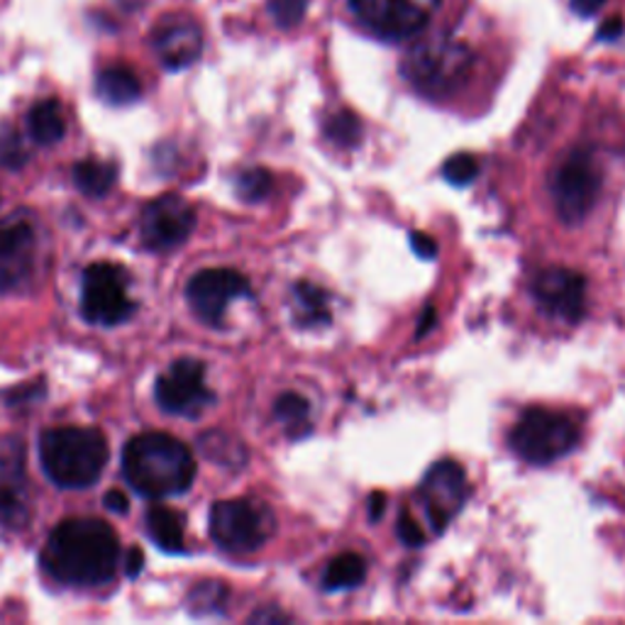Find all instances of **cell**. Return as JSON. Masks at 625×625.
<instances>
[{"mask_svg": "<svg viewBox=\"0 0 625 625\" xmlns=\"http://www.w3.org/2000/svg\"><path fill=\"white\" fill-rule=\"evenodd\" d=\"M120 540L105 521L69 519L59 523L42 550V567L69 586H101L117 570Z\"/></svg>", "mask_w": 625, "mask_h": 625, "instance_id": "6da1fadb", "label": "cell"}, {"mask_svg": "<svg viewBox=\"0 0 625 625\" xmlns=\"http://www.w3.org/2000/svg\"><path fill=\"white\" fill-rule=\"evenodd\" d=\"M125 482L147 499L182 496L196 479V460L182 440L166 432H142L123 450Z\"/></svg>", "mask_w": 625, "mask_h": 625, "instance_id": "7a4b0ae2", "label": "cell"}, {"mask_svg": "<svg viewBox=\"0 0 625 625\" xmlns=\"http://www.w3.org/2000/svg\"><path fill=\"white\" fill-rule=\"evenodd\" d=\"M107 460H111V448L99 428H50L40 438L42 469L59 489H89L99 484Z\"/></svg>", "mask_w": 625, "mask_h": 625, "instance_id": "3957f363", "label": "cell"}, {"mask_svg": "<svg viewBox=\"0 0 625 625\" xmlns=\"http://www.w3.org/2000/svg\"><path fill=\"white\" fill-rule=\"evenodd\" d=\"M474 54L460 40H436L418 44L403 59L406 81L428 99H448L472 74Z\"/></svg>", "mask_w": 625, "mask_h": 625, "instance_id": "277c9868", "label": "cell"}, {"mask_svg": "<svg viewBox=\"0 0 625 625\" xmlns=\"http://www.w3.org/2000/svg\"><path fill=\"white\" fill-rule=\"evenodd\" d=\"M511 450L521 457L523 462L545 467L567 457L576 442H580V428L574 420L547 408H527L513 426Z\"/></svg>", "mask_w": 625, "mask_h": 625, "instance_id": "5b68a950", "label": "cell"}, {"mask_svg": "<svg viewBox=\"0 0 625 625\" xmlns=\"http://www.w3.org/2000/svg\"><path fill=\"white\" fill-rule=\"evenodd\" d=\"M208 527L215 545L235 555H247L269 543L276 519L267 503L257 499H230L213 503Z\"/></svg>", "mask_w": 625, "mask_h": 625, "instance_id": "8992f818", "label": "cell"}, {"mask_svg": "<svg viewBox=\"0 0 625 625\" xmlns=\"http://www.w3.org/2000/svg\"><path fill=\"white\" fill-rule=\"evenodd\" d=\"M550 196L560 221L576 225L594 211L601 194V172L592 152L574 150L550 176Z\"/></svg>", "mask_w": 625, "mask_h": 625, "instance_id": "52a82bcc", "label": "cell"}, {"mask_svg": "<svg viewBox=\"0 0 625 625\" xmlns=\"http://www.w3.org/2000/svg\"><path fill=\"white\" fill-rule=\"evenodd\" d=\"M127 286L130 279L123 267L111 262L91 264L81 279V316L93 326H123L135 316Z\"/></svg>", "mask_w": 625, "mask_h": 625, "instance_id": "ba28073f", "label": "cell"}, {"mask_svg": "<svg viewBox=\"0 0 625 625\" xmlns=\"http://www.w3.org/2000/svg\"><path fill=\"white\" fill-rule=\"evenodd\" d=\"M362 25L389 42L411 40L436 18L440 0H350Z\"/></svg>", "mask_w": 625, "mask_h": 625, "instance_id": "9c48e42d", "label": "cell"}, {"mask_svg": "<svg viewBox=\"0 0 625 625\" xmlns=\"http://www.w3.org/2000/svg\"><path fill=\"white\" fill-rule=\"evenodd\" d=\"M154 401L164 413L198 418L213 406L215 396L206 383V365L198 359H176L154 383Z\"/></svg>", "mask_w": 625, "mask_h": 625, "instance_id": "30bf717a", "label": "cell"}, {"mask_svg": "<svg viewBox=\"0 0 625 625\" xmlns=\"http://www.w3.org/2000/svg\"><path fill=\"white\" fill-rule=\"evenodd\" d=\"M196 227V211L178 194H164L154 198L142 211L140 235L152 252H172L182 247Z\"/></svg>", "mask_w": 625, "mask_h": 625, "instance_id": "8fae6325", "label": "cell"}, {"mask_svg": "<svg viewBox=\"0 0 625 625\" xmlns=\"http://www.w3.org/2000/svg\"><path fill=\"white\" fill-rule=\"evenodd\" d=\"M249 296V281L235 269H203L196 276H191V281L186 284V300L191 310L213 328L223 326L227 306L233 300Z\"/></svg>", "mask_w": 625, "mask_h": 625, "instance_id": "7c38bea8", "label": "cell"}, {"mask_svg": "<svg viewBox=\"0 0 625 625\" xmlns=\"http://www.w3.org/2000/svg\"><path fill=\"white\" fill-rule=\"evenodd\" d=\"M467 474L462 464L442 460L428 469L420 482V501L436 533H442L448 523L462 511L467 499Z\"/></svg>", "mask_w": 625, "mask_h": 625, "instance_id": "4fadbf2b", "label": "cell"}, {"mask_svg": "<svg viewBox=\"0 0 625 625\" xmlns=\"http://www.w3.org/2000/svg\"><path fill=\"white\" fill-rule=\"evenodd\" d=\"M537 306L564 322H580L586 312V279L567 267H547L533 279Z\"/></svg>", "mask_w": 625, "mask_h": 625, "instance_id": "5bb4252c", "label": "cell"}, {"mask_svg": "<svg viewBox=\"0 0 625 625\" xmlns=\"http://www.w3.org/2000/svg\"><path fill=\"white\" fill-rule=\"evenodd\" d=\"M34 230L20 213L0 223V291H13L32 274Z\"/></svg>", "mask_w": 625, "mask_h": 625, "instance_id": "9a60e30c", "label": "cell"}, {"mask_svg": "<svg viewBox=\"0 0 625 625\" xmlns=\"http://www.w3.org/2000/svg\"><path fill=\"white\" fill-rule=\"evenodd\" d=\"M154 52L170 71H182L201 57L203 34L194 20L166 18L154 28Z\"/></svg>", "mask_w": 625, "mask_h": 625, "instance_id": "2e32d148", "label": "cell"}, {"mask_svg": "<svg viewBox=\"0 0 625 625\" xmlns=\"http://www.w3.org/2000/svg\"><path fill=\"white\" fill-rule=\"evenodd\" d=\"M30 519L25 501V472H22V442L0 452V523L22 527Z\"/></svg>", "mask_w": 625, "mask_h": 625, "instance_id": "e0dca14e", "label": "cell"}, {"mask_svg": "<svg viewBox=\"0 0 625 625\" xmlns=\"http://www.w3.org/2000/svg\"><path fill=\"white\" fill-rule=\"evenodd\" d=\"M95 93L107 105H130L140 101L142 83L135 71L127 66H107L95 76Z\"/></svg>", "mask_w": 625, "mask_h": 625, "instance_id": "ac0fdd59", "label": "cell"}, {"mask_svg": "<svg viewBox=\"0 0 625 625\" xmlns=\"http://www.w3.org/2000/svg\"><path fill=\"white\" fill-rule=\"evenodd\" d=\"M28 130H30V137L38 144H42V147L57 144L66 135V117H64L62 103L54 99L34 103L28 115Z\"/></svg>", "mask_w": 625, "mask_h": 625, "instance_id": "d6986e66", "label": "cell"}, {"mask_svg": "<svg viewBox=\"0 0 625 625\" xmlns=\"http://www.w3.org/2000/svg\"><path fill=\"white\" fill-rule=\"evenodd\" d=\"M294 316L300 328H320L330 322L328 294L310 281L294 286Z\"/></svg>", "mask_w": 625, "mask_h": 625, "instance_id": "ffe728a7", "label": "cell"}, {"mask_svg": "<svg viewBox=\"0 0 625 625\" xmlns=\"http://www.w3.org/2000/svg\"><path fill=\"white\" fill-rule=\"evenodd\" d=\"M147 533L156 547L164 552H184V515L166 506H152L147 511Z\"/></svg>", "mask_w": 625, "mask_h": 625, "instance_id": "44dd1931", "label": "cell"}, {"mask_svg": "<svg viewBox=\"0 0 625 625\" xmlns=\"http://www.w3.org/2000/svg\"><path fill=\"white\" fill-rule=\"evenodd\" d=\"M117 178V164L115 162H99L86 160L74 166V184L83 196L89 198H103L107 191L115 186Z\"/></svg>", "mask_w": 625, "mask_h": 625, "instance_id": "7402d4cb", "label": "cell"}, {"mask_svg": "<svg viewBox=\"0 0 625 625\" xmlns=\"http://www.w3.org/2000/svg\"><path fill=\"white\" fill-rule=\"evenodd\" d=\"M367 576V562L357 555V552H342L326 567L322 574V586L328 592H340V588H355L365 582Z\"/></svg>", "mask_w": 625, "mask_h": 625, "instance_id": "603a6c76", "label": "cell"}, {"mask_svg": "<svg viewBox=\"0 0 625 625\" xmlns=\"http://www.w3.org/2000/svg\"><path fill=\"white\" fill-rule=\"evenodd\" d=\"M274 416L286 428L288 436H304L310 428V406L298 393H281L274 403Z\"/></svg>", "mask_w": 625, "mask_h": 625, "instance_id": "cb8c5ba5", "label": "cell"}, {"mask_svg": "<svg viewBox=\"0 0 625 625\" xmlns=\"http://www.w3.org/2000/svg\"><path fill=\"white\" fill-rule=\"evenodd\" d=\"M227 586L223 582H201L188 592V611L194 613V616H215V613H223L225 604H227Z\"/></svg>", "mask_w": 625, "mask_h": 625, "instance_id": "d4e9b609", "label": "cell"}, {"mask_svg": "<svg viewBox=\"0 0 625 625\" xmlns=\"http://www.w3.org/2000/svg\"><path fill=\"white\" fill-rule=\"evenodd\" d=\"M28 164V150L20 132L13 125H0V166L18 172Z\"/></svg>", "mask_w": 625, "mask_h": 625, "instance_id": "484cf974", "label": "cell"}, {"mask_svg": "<svg viewBox=\"0 0 625 625\" xmlns=\"http://www.w3.org/2000/svg\"><path fill=\"white\" fill-rule=\"evenodd\" d=\"M274 178L267 170H247L237 176V196L247 203H259L271 194Z\"/></svg>", "mask_w": 625, "mask_h": 625, "instance_id": "4316f807", "label": "cell"}, {"mask_svg": "<svg viewBox=\"0 0 625 625\" xmlns=\"http://www.w3.org/2000/svg\"><path fill=\"white\" fill-rule=\"evenodd\" d=\"M326 135L332 142L342 144V147H352V144L359 142V135H362V125H359V120L350 111H342L328 120Z\"/></svg>", "mask_w": 625, "mask_h": 625, "instance_id": "83f0119b", "label": "cell"}, {"mask_svg": "<svg viewBox=\"0 0 625 625\" xmlns=\"http://www.w3.org/2000/svg\"><path fill=\"white\" fill-rule=\"evenodd\" d=\"M442 176L448 178L452 186H469L479 176V162L472 154H452L450 160L442 164Z\"/></svg>", "mask_w": 625, "mask_h": 625, "instance_id": "f1b7e54d", "label": "cell"}, {"mask_svg": "<svg viewBox=\"0 0 625 625\" xmlns=\"http://www.w3.org/2000/svg\"><path fill=\"white\" fill-rule=\"evenodd\" d=\"M308 0H269V13L281 30L296 28L306 18Z\"/></svg>", "mask_w": 625, "mask_h": 625, "instance_id": "f546056e", "label": "cell"}, {"mask_svg": "<svg viewBox=\"0 0 625 625\" xmlns=\"http://www.w3.org/2000/svg\"><path fill=\"white\" fill-rule=\"evenodd\" d=\"M399 537L403 540L406 545H420V543H423V531H420L418 521L408 511H403L401 519H399Z\"/></svg>", "mask_w": 625, "mask_h": 625, "instance_id": "4dcf8cb0", "label": "cell"}, {"mask_svg": "<svg viewBox=\"0 0 625 625\" xmlns=\"http://www.w3.org/2000/svg\"><path fill=\"white\" fill-rule=\"evenodd\" d=\"M411 247H413L416 255L423 257V259H436V255H438V243L426 233H413L411 235Z\"/></svg>", "mask_w": 625, "mask_h": 625, "instance_id": "1f68e13d", "label": "cell"}, {"mask_svg": "<svg viewBox=\"0 0 625 625\" xmlns=\"http://www.w3.org/2000/svg\"><path fill=\"white\" fill-rule=\"evenodd\" d=\"M44 383H30V387H22V389H16L13 393L8 396V406H20V403H25V401H38L44 396Z\"/></svg>", "mask_w": 625, "mask_h": 625, "instance_id": "d6a6232c", "label": "cell"}, {"mask_svg": "<svg viewBox=\"0 0 625 625\" xmlns=\"http://www.w3.org/2000/svg\"><path fill=\"white\" fill-rule=\"evenodd\" d=\"M103 503H105V509H107V511L120 513V515H125V513L130 511V501H127V496L123 494V491H117V489L107 491L105 499H103Z\"/></svg>", "mask_w": 625, "mask_h": 625, "instance_id": "836d02e7", "label": "cell"}, {"mask_svg": "<svg viewBox=\"0 0 625 625\" xmlns=\"http://www.w3.org/2000/svg\"><path fill=\"white\" fill-rule=\"evenodd\" d=\"M142 567H144V552L140 547H130L125 557V574L130 580H135V576H140Z\"/></svg>", "mask_w": 625, "mask_h": 625, "instance_id": "e575fe53", "label": "cell"}, {"mask_svg": "<svg viewBox=\"0 0 625 625\" xmlns=\"http://www.w3.org/2000/svg\"><path fill=\"white\" fill-rule=\"evenodd\" d=\"M570 6L576 16H582V18H592L596 16L601 8L606 6V0H570Z\"/></svg>", "mask_w": 625, "mask_h": 625, "instance_id": "d590c367", "label": "cell"}, {"mask_svg": "<svg viewBox=\"0 0 625 625\" xmlns=\"http://www.w3.org/2000/svg\"><path fill=\"white\" fill-rule=\"evenodd\" d=\"M623 34V20L621 18H608L604 25L598 28V40H616Z\"/></svg>", "mask_w": 625, "mask_h": 625, "instance_id": "8d00e7d4", "label": "cell"}, {"mask_svg": "<svg viewBox=\"0 0 625 625\" xmlns=\"http://www.w3.org/2000/svg\"><path fill=\"white\" fill-rule=\"evenodd\" d=\"M379 513H383V496L375 494L371 496V521H377Z\"/></svg>", "mask_w": 625, "mask_h": 625, "instance_id": "74e56055", "label": "cell"}, {"mask_svg": "<svg viewBox=\"0 0 625 625\" xmlns=\"http://www.w3.org/2000/svg\"><path fill=\"white\" fill-rule=\"evenodd\" d=\"M252 621H286V616H281V613H269V611H259L252 616Z\"/></svg>", "mask_w": 625, "mask_h": 625, "instance_id": "f35d334b", "label": "cell"}, {"mask_svg": "<svg viewBox=\"0 0 625 625\" xmlns=\"http://www.w3.org/2000/svg\"><path fill=\"white\" fill-rule=\"evenodd\" d=\"M117 3H123V0H117ZM132 6H135V0H132Z\"/></svg>", "mask_w": 625, "mask_h": 625, "instance_id": "ab89813d", "label": "cell"}]
</instances>
